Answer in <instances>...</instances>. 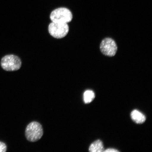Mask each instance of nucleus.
I'll return each instance as SVG.
<instances>
[{
    "label": "nucleus",
    "mask_w": 152,
    "mask_h": 152,
    "mask_svg": "<svg viewBox=\"0 0 152 152\" xmlns=\"http://www.w3.org/2000/svg\"><path fill=\"white\" fill-rule=\"evenodd\" d=\"M43 134L42 126L36 121L30 123L26 127L25 132L26 137L30 142L38 141L42 137Z\"/></svg>",
    "instance_id": "obj_1"
},
{
    "label": "nucleus",
    "mask_w": 152,
    "mask_h": 152,
    "mask_svg": "<svg viewBox=\"0 0 152 152\" xmlns=\"http://www.w3.org/2000/svg\"><path fill=\"white\" fill-rule=\"evenodd\" d=\"M1 67L5 71L11 72L20 69L22 62L18 57L14 55H8L1 58Z\"/></svg>",
    "instance_id": "obj_2"
},
{
    "label": "nucleus",
    "mask_w": 152,
    "mask_h": 152,
    "mask_svg": "<svg viewBox=\"0 0 152 152\" xmlns=\"http://www.w3.org/2000/svg\"><path fill=\"white\" fill-rule=\"evenodd\" d=\"M50 18L52 22L67 23L71 21L73 15L69 9L61 7L52 11Z\"/></svg>",
    "instance_id": "obj_3"
},
{
    "label": "nucleus",
    "mask_w": 152,
    "mask_h": 152,
    "mask_svg": "<svg viewBox=\"0 0 152 152\" xmlns=\"http://www.w3.org/2000/svg\"><path fill=\"white\" fill-rule=\"evenodd\" d=\"M67 23L52 22L49 24L48 31L50 35L56 39H61L67 35L69 32Z\"/></svg>",
    "instance_id": "obj_4"
},
{
    "label": "nucleus",
    "mask_w": 152,
    "mask_h": 152,
    "mask_svg": "<svg viewBox=\"0 0 152 152\" xmlns=\"http://www.w3.org/2000/svg\"><path fill=\"white\" fill-rule=\"evenodd\" d=\"M100 49L104 55L108 56H115L117 51V46L115 41L110 38H106L102 41Z\"/></svg>",
    "instance_id": "obj_5"
},
{
    "label": "nucleus",
    "mask_w": 152,
    "mask_h": 152,
    "mask_svg": "<svg viewBox=\"0 0 152 152\" xmlns=\"http://www.w3.org/2000/svg\"><path fill=\"white\" fill-rule=\"evenodd\" d=\"M131 117L133 121L138 124H142L145 122L146 118L145 115L136 110H134L131 113Z\"/></svg>",
    "instance_id": "obj_6"
},
{
    "label": "nucleus",
    "mask_w": 152,
    "mask_h": 152,
    "mask_svg": "<svg viewBox=\"0 0 152 152\" xmlns=\"http://www.w3.org/2000/svg\"><path fill=\"white\" fill-rule=\"evenodd\" d=\"M104 151L103 142L99 140L93 142L89 148V151L91 152H102Z\"/></svg>",
    "instance_id": "obj_7"
},
{
    "label": "nucleus",
    "mask_w": 152,
    "mask_h": 152,
    "mask_svg": "<svg viewBox=\"0 0 152 152\" xmlns=\"http://www.w3.org/2000/svg\"><path fill=\"white\" fill-rule=\"evenodd\" d=\"M95 97V95L94 91L90 90L85 91L83 95V101L85 104L90 103Z\"/></svg>",
    "instance_id": "obj_8"
},
{
    "label": "nucleus",
    "mask_w": 152,
    "mask_h": 152,
    "mask_svg": "<svg viewBox=\"0 0 152 152\" xmlns=\"http://www.w3.org/2000/svg\"><path fill=\"white\" fill-rule=\"evenodd\" d=\"M7 151V145L4 142H0V152H5Z\"/></svg>",
    "instance_id": "obj_9"
},
{
    "label": "nucleus",
    "mask_w": 152,
    "mask_h": 152,
    "mask_svg": "<svg viewBox=\"0 0 152 152\" xmlns=\"http://www.w3.org/2000/svg\"><path fill=\"white\" fill-rule=\"evenodd\" d=\"M104 152H119L118 150L117 149H113V148H109V149H106V150H104Z\"/></svg>",
    "instance_id": "obj_10"
}]
</instances>
